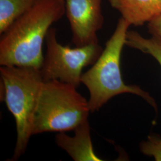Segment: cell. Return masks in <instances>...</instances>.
Wrapping results in <instances>:
<instances>
[{
  "mask_svg": "<svg viewBox=\"0 0 161 161\" xmlns=\"http://www.w3.org/2000/svg\"><path fill=\"white\" fill-rule=\"evenodd\" d=\"M65 13L64 0H38L1 34V66L40 69L47 34Z\"/></svg>",
  "mask_w": 161,
  "mask_h": 161,
  "instance_id": "6da1fadb",
  "label": "cell"
},
{
  "mask_svg": "<svg viewBox=\"0 0 161 161\" xmlns=\"http://www.w3.org/2000/svg\"><path fill=\"white\" fill-rule=\"evenodd\" d=\"M130 24L121 17L105 48L92 67L81 76V83L90 92L88 100L91 112L98 111L116 96L130 93L143 98L155 109L154 98L140 86L127 85L123 80L120 68L121 54L125 46Z\"/></svg>",
  "mask_w": 161,
  "mask_h": 161,
  "instance_id": "7a4b0ae2",
  "label": "cell"
},
{
  "mask_svg": "<svg viewBox=\"0 0 161 161\" xmlns=\"http://www.w3.org/2000/svg\"><path fill=\"white\" fill-rule=\"evenodd\" d=\"M1 101L6 103L16 122L17 139L12 157L16 161L26 151L32 135L35 112L44 82L40 69L1 66Z\"/></svg>",
  "mask_w": 161,
  "mask_h": 161,
  "instance_id": "3957f363",
  "label": "cell"
},
{
  "mask_svg": "<svg viewBox=\"0 0 161 161\" xmlns=\"http://www.w3.org/2000/svg\"><path fill=\"white\" fill-rule=\"evenodd\" d=\"M88 100L76 88L58 80L44 81L35 112L32 135L74 131L88 120Z\"/></svg>",
  "mask_w": 161,
  "mask_h": 161,
  "instance_id": "277c9868",
  "label": "cell"
},
{
  "mask_svg": "<svg viewBox=\"0 0 161 161\" xmlns=\"http://www.w3.org/2000/svg\"><path fill=\"white\" fill-rule=\"evenodd\" d=\"M46 53L40 68L44 81L58 80L75 86L81 84L82 69L94 64L103 51L99 44L71 48L58 42L57 31L51 27L45 39Z\"/></svg>",
  "mask_w": 161,
  "mask_h": 161,
  "instance_id": "5b68a950",
  "label": "cell"
},
{
  "mask_svg": "<svg viewBox=\"0 0 161 161\" xmlns=\"http://www.w3.org/2000/svg\"><path fill=\"white\" fill-rule=\"evenodd\" d=\"M72 42L81 47L98 43V31L104 24L102 0H64Z\"/></svg>",
  "mask_w": 161,
  "mask_h": 161,
  "instance_id": "8992f818",
  "label": "cell"
},
{
  "mask_svg": "<svg viewBox=\"0 0 161 161\" xmlns=\"http://www.w3.org/2000/svg\"><path fill=\"white\" fill-rule=\"evenodd\" d=\"M75 136L70 137L64 132L56 136V143L65 150L74 161H102L94 152L88 120L80 124L74 130Z\"/></svg>",
  "mask_w": 161,
  "mask_h": 161,
  "instance_id": "52a82bcc",
  "label": "cell"
},
{
  "mask_svg": "<svg viewBox=\"0 0 161 161\" xmlns=\"http://www.w3.org/2000/svg\"><path fill=\"white\" fill-rule=\"evenodd\" d=\"M130 25L138 26L161 15V0H109Z\"/></svg>",
  "mask_w": 161,
  "mask_h": 161,
  "instance_id": "ba28073f",
  "label": "cell"
},
{
  "mask_svg": "<svg viewBox=\"0 0 161 161\" xmlns=\"http://www.w3.org/2000/svg\"><path fill=\"white\" fill-rule=\"evenodd\" d=\"M38 0H0V34Z\"/></svg>",
  "mask_w": 161,
  "mask_h": 161,
  "instance_id": "9c48e42d",
  "label": "cell"
},
{
  "mask_svg": "<svg viewBox=\"0 0 161 161\" xmlns=\"http://www.w3.org/2000/svg\"><path fill=\"white\" fill-rule=\"evenodd\" d=\"M125 46L149 54L157 60L161 66V39L153 36L145 38L138 32L128 31Z\"/></svg>",
  "mask_w": 161,
  "mask_h": 161,
  "instance_id": "30bf717a",
  "label": "cell"
},
{
  "mask_svg": "<svg viewBox=\"0 0 161 161\" xmlns=\"http://www.w3.org/2000/svg\"><path fill=\"white\" fill-rule=\"evenodd\" d=\"M140 150L145 155L152 156L156 161H161V137L152 134L140 144Z\"/></svg>",
  "mask_w": 161,
  "mask_h": 161,
  "instance_id": "8fae6325",
  "label": "cell"
},
{
  "mask_svg": "<svg viewBox=\"0 0 161 161\" xmlns=\"http://www.w3.org/2000/svg\"><path fill=\"white\" fill-rule=\"evenodd\" d=\"M148 27L150 32L153 36L161 39V15L148 22Z\"/></svg>",
  "mask_w": 161,
  "mask_h": 161,
  "instance_id": "7c38bea8",
  "label": "cell"
}]
</instances>
